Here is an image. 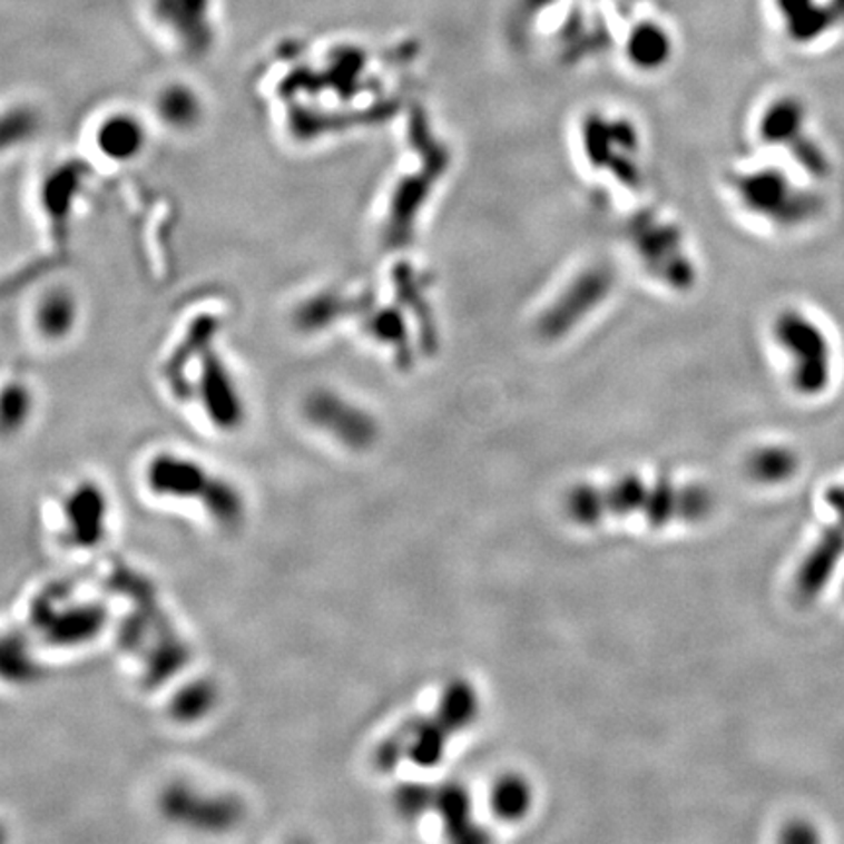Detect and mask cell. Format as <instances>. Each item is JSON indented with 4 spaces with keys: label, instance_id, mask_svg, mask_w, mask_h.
<instances>
[{
    "label": "cell",
    "instance_id": "cell-1",
    "mask_svg": "<svg viewBox=\"0 0 844 844\" xmlns=\"http://www.w3.org/2000/svg\"><path fill=\"white\" fill-rule=\"evenodd\" d=\"M716 509L711 489L669 478L621 475L606 483H582L567 491L563 512L577 526L639 518L649 526L696 524Z\"/></svg>",
    "mask_w": 844,
    "mask_h": 844
},
{
    "label": "cell",
    "instance_id": "cell-2",
    "mask_svg": "<svg viewBox=\"0 0 844 844\" xmlns=\"http://www.w3.org/2000/svg\"><path fill=\"white\" fill-rule=\"evenodd\" d=\"M481 711L478 688L470 680H452L440 701L426 714L411 717L383 739L374 753L380 773H393L401 765L431 768L446 755L455 735L465 732Z\"/></svg>",
    "mask_w": 844,
    "mask_h": 844
},
{
    "label": "cell",
    "instance_id": "cell-3",
    "mask_svg": "<svg viewBox=\"0 0 844 844\" xmlns=\"http://www.w3.org/2000/svg\"><path fill=\"white\" fill-rule=\"evenodd\" d=\"M145 483L159 499L196 504L222 528H237L247 514V502L239 487L190 455L178 452L153 455L145 468Z\"/></svg>",
    "mask_w": 844,
    "mask_h": 844
},
{
    "label": "cell",
    "instance_id": "cell-4",
    "mask_svg": "<svg viewBox=\"0 0 844 844\" xmlns=\"http://www.w3.org/2000/svg\"><path fill=\"white\" fill-rule=\"evenodd\" d=\"M776 346L788 359L789 383L802 398H817L833 380V344L827 331L799 310H784L773 323Z\"/></svg>",
    "mask_w": 844,
    "mask_h": 844
},
{
    "label": "cell",
    "instance_id": "cell-5",
    "mask_svg": "<svg viewBox=\"0 0 844 844\" xmlns=\"http://www.w3.org/2000/svg\"><path fill=\"white\" fill-rule=\"evenodd\" d=\"M735 188L749 214L781 229L809 224L823 206L815 192L797 186L784 170L774 167L743 173L735 178Z\"/></svg>",
    "mask_w": 844,
    "mask_h": 844
},
{
    "label": "cell",
    "instance_id": "cell-6",
    "mask_svg": "<svg viewBox=\"0 0 844 844\" xmlns=\"http://www.w3.org/2000/svg\"><path fill=\"white\" fill-rule=\"evenodd\" d=\"M159 809L173 825L214 835L233 831L245 817V807L237 797L199 789L184 782L170 784L160 792Z\"/></svg>",
    "mask_w": 844,
    "mask_h": 844
},
{
    "label": "cell",
    "instance_id": "cell-7",
    "mask_svg": "<svg viewBox=\"0 0 844 844\" xmlns=\"http://www.w3.org/2000/svg\"><path fill=\"white\" fill-rule=\"evenodd\" d=\"M395 804L406 817L434 813L454 841H483L487 836L473 821V802L462 784L440 782L405 786L399 789Z\"/></svg>",
    "mask_w": 844,
    "mask_h": 844
},
{
    "label": "cell",
    "instance_id": "cell-8",
    "mask_svg": "<svg viewBox=\"0 0 844 844\" xmlns=\"http://www.w3.org/2000/svg\"><path fill=\"white\" fill-rule=\"evenodd\" d=\"M758 134L765 144L786 147L792 159L813 178L828 175L827 153L815 137L805 134V108L796 98L771 104L760 118Z\"/></svg>",
    "mask_w": 844,
    "mask_h": 844
},
{
    "label": "cell",
    "instance_id": "cell-9",
    "mask_svg": "<svg viewBox=\"0 0 844 844\" xmlns=\"http://www.w3.org/2000/svg\"><path fill=\"white\" fill-rule=\"evenodd\" d=\"M102 606L79 602L71 605L56 592L36 600L33 624L40 629L46 644L53 647H79L96 638L104 628Z\"/></svg>",
    "mask_w": 844,
    "mask_h": 844
},
{
    "label": "cell",
    "instance_id": "cell-10",
    "mask_svg": "<svg viewBox=\"0 0 844 844\" xmlns=\"http://www.w3.org/2000/svg\"><path fill=\"white\" fill-rule=\"evenodd\" d=\"M825 504L835 512V522L813 543L796 573L797 597L805 600L820 597L844 558V483L827 489Z\"/></svg>",
    "mask_w": 844,
    "mask_h": 844
},
{
    "label": "cell",
    "instance_id": "cell-11",
    "mask_svg": "<svg viewBox=\"0 0 844 844\" xmlns=\"http://www.w3.org/2000/svg\"><path fill=\"white\" fill-rule=\"evenodd\" d=\"M303 413L315 429L354 450L370 446L377 434L374 419L366 411L331 391L311 393L303 403Z\"/></svg>",
    "mask_w": 844,
    "mask_h": 844
},
{
    "label": "cell",
    "instance_id": "cell-12",
    "mask_svg": "<svg viewBox=\"0 0 844 844\" xmlns=\"http://www.w3.org/2000/svg\"><path fill=\"white\" fill-rule=\"evenodd\" d=\"M61 534L72 550H95L108 536L110 501L102 487L85 481L65 497L61 504Z\"/></svg>",
    "mask_w": 844,
    "mask_h": 844
},
{
    "label": "cell",
    "instance_id": "cell-13",
    "mask_svg": "<svg viewBox=\"0 0 844 844\" xmlns=\"http://www.w3.org/2000/svg\"><path fill=\"white\" fill-rule=\"evenodd\" d=\"M196 395L207 421L212 426H216L217 431H239L245 424L247 406L243 401L239 383L227 366H224L222 360H214V364L206 366L199 377Z\"/></svg>",
    "mask_w": 844,
    "mask_h": 844
},
{
    "label": "cell",
    "instance_id": "cell-14",
    "mask_svg": "<svg viewBox=\"0 0 844 844\" xmlns=\"http://www.w3.org/2000/svg\"><path fill=\"white\" fill-rule=\"evenodd\" d=\"M92 139L96 151L100 153L104 159L128 165L139 159L147 149L149 129L137 114L114 110L96 124Z\"/></svg>",
    "mask_w": 844,
    "mask_h": 844
},
{
    "label": "cell",
    "instance_id": "cell-15",
    "mask_svg": "<svg viewBox=\"0 0 844 844\" xmlns=\"http://www.w3.org/2000/svg\"><path fill=\"white\" fill-rule=\"evenodd\" d=\"M80 323L79 297L69 287H49L33 303L32 327L43 343L69 341Z\"/></svg>",
    "mask_w": 844,
    "mask_h": 844
},
{
    "label": "cell",
    "instance_id": "cell-16",
    "mask_svg": "<svg viewBox=\"0 0 844 844\" xmlns=\"http://www.w3.org/2000/svg\"><path fill=\"white\" fill-rule=\"evenodd\" d=\"M776 7L784 17L789 38L799 43L820 40L844 20V0H833L825 9L815 0H776Z\"/></svg>",
    "mask_w": 844,
    "mask_h": 844
},
{
    "label": "cell",
    "instance_id": "cell-17",
    "mask_svg": "<svg viewBox=\"0 0 844 844\" xmlns=\"http://www.w3.org/2000/svg\"><path fill=\"white\" fill-rule=\"evenodd\" d=\"M155 116L163 128L176 134H190L199 128L206 114V104L196 88L184 82H170L155 96Z\"/></svg>",
    "mask_w": 844,
    "mask_h": 844
},
{
    "label": "cell",
    "instance_id": "cell-18",
    "mask_svg": "<svg viewBox=\"0 0 844 844\" xmlns=\"http://www.w3.org/2000/svg\"><path fill=\"white\" fill-rule=\"evenodd\" d=\"M36 413V393L24 380L0 383V439L24 431Z\"/></svg>",
    "mask_w": 844,
    "mask_h": 844
},
{
    "label": "cell",
    "instance_id": "cell-19",
    "mask_svg": "<svg viewBox=\"0 0 844 844\" xmlns=\"http://www.w3.org/2000/svg\"><path fill=\"white\" fill-rule=\"evenodd\" d=\"M799 468V460L794 450L781 444L760 446L749 455L747 471L750 478L766 485H778L794 478Z\"/></svg>",
    "mask_w": 844,
    "mask_h": 844
},
{
    "label": "cell",
    "instance_id": "cell-20",
    "mask_svg": "<svg viewBox=\"0 0 844 844\" xmlns=\"http://www.w3.org/2000/svg\"><path fill=\"white\" fill-rule=\"evenodd\" d=\"M493 812L504 821H518L528 815L534 805V789L532 784L518 776L510 774L494 784L491 794Z\"/></svg>",
    "mask_w": 844,
    "mask_h": 844
},
{
    "label": "cell",
    "instance_id": "cell-21",
    "mask_svg": "<svg viewBox=\"0 0 844 844\" xmlns=\"http://www.w3.org/2000/svg\"><path fill=\"white\" fill-rule=\"evenodd\" d=\"M669 53V33L661 26L639 24L629 38V56L641 67H657Z\"/></svg>",
    "mask_w": 844,
    "mask_h": 844
},
{
    "label": "cell",
    "instance_id": "cell-22",
    "mask_svg": "<svg viewBox=\"0 0 844 844\" xmlns=\"http://www.w3.org/2000/svg\"><path fill=\"white\" fill-rule=\"evenodd\" d=\"M38 675V661L26 651L24 641L0 634V678L9 683H22Z\"/></svg>",
    "mask_w": 844,
    "mask_h": 844
},
{
    "label": "cell",
    "instance_id": "cell-23",
    "mask_svg": "<svg viewBox=\"0 0 844 844\" xmlns=\"http://www.w3.org/2000/svg\"><path fill=\"white\" fill-rule=\"evenodd\" d=\"M38 120L28 108H9L0 112V153L28 144Z\"/></svg>",
    "mask_w": 844,
    "mask_h": 844
},
{
    "label": "cell",
    "instance_id": "cell-24",
    "mask_svg": "<svg viewBox=\"0 0 844 844\" xmlns=\"http://www.w3.org/2000/svg\"><path fill=\"white\" fill-rule=\"evenodd\" d=\"M214 698H216V690L214 686L202 683L198 686H190L186 688L175 701V716L178 719H198V717L206 716L207 711L214 706Z\"/></svg>",
    "mask_w": 844,
    "mask_h": 844
},
{
    "label": "cell",
    "instance_id": "cell-25",
    "mask_svg": "<svg viewBox=\"0 0 844 844\" xmlns=\"http://www.w3.org/2000/svg\"><path fill=\"white\" fill-rule=\"evenodd\" d=\"M781 838L784 843H817L820 835H817V828L813 827L812 823L796 820L782 828Z\"/></svg>",
    "mask_w": 844,
    "mask_h": 844
},
{
    "label": "cell",
    "instance_id": "cell-26",
    "mask_svg": "<svg viewBox=\"0 0 844 844\" xmlns=\"http://www.w3.org/2000/svg\"><path fill=\"white\" fill-rule=\"evenodd\" d=\"M0 841H4V831L0 827Z\"/></svg>",
    "mask_w": 844,
    "mask_h": 844
},
{
    "label": "cell",
    "instance_id": "cell-27",
    "mask_svg": "<svg viewBox=\"0 0 844 844\" xmlns=\"http://www.w3.org/2000/svg\"><path fill=\"white\" fill-rule=\"evenodd\" d=\"M843 589H844V585H843Z\"/></svg>",
    "mask_w": 844,
    "mask_h": 844
}]
</instances>
